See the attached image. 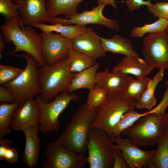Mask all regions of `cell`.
I'll list each match as a JSON object with an SVG mask.
<instances>
[{
	"label": "cell",
	"instance_id": "6da1fadb",
	"mask_svg": "<svg viewBox=\"0 0 168 168\" xmlns=\"http://www.w3.org/2000/svg\"><path fill=\"white\" fill-rule=\"evenodd\" d=\"M97 110V108L86 103L80 105L56 142L72 152L85 155L90 126Z\"/></svg>",
	"mask_w": 168,
	"mask_h": 168
},
{
	"label": "cell",
	"instance_id": "7a4b0ae2",
	"mask_svg": "<svg viewBox=\"0 0 168 168\" xmlns=\"http://www.w3.org/2000/svg\"><path fill=\"white\" fill-rule=\"evenodd\" d=\"M22 25L21 17L19 16L12 20L5 21L1 25V32L5 41L8 44L12 43L15 47L13 51L5 53L12 54L17 52L24 51L34 56L40 66L45 65L40 35L30 26L21 29L20 26Z\"/></svg>",
	"mask_w": 168,
	"mask_h": 168
},
{
	"label": "cell",
	"instance_id": "3957f363",
	"mask_svg": "<svg viewBox=\"0 0 168 168\" xmlns=\"http://www.w3.org/2000/svg\"><path fill=\"white\" fill-rule=\"evenodd\" d=\"M76 74L70 70L68 56L53 64L39 66L40 98L46 102L53 101L60 92L68 90Z\"/></svg>",
	"mask_w": 168,
	"mask_h": 168
},
{
	"label": "cell",
	"instance_id": "277c9868",
	"mask_svg": "<svg viewBox=\"0 0 168 168\" xmlns=\"http://www.w3.org/2000/svg\"><path fill=\"white\" fill-rule=\"evenodd\" d=\"M26 60V66L22 72L15 79L2 86L12 94L16 101L21 102L39 95L40 90L38 82L39 65L35 58L25 52L14 54Z\"/></svg>",
	"mask_w": 168,
	"mask_h": 168
},
{
	"label": "cell",
	"instance_id": "5b68a950",
	"mask_svg": "<svg viewBox=\"0 0 168 168\" xmlns=\"http://www.w3.org/2000/svg\"><path fill=\"white\" fill-rule=\"evenodd\" d=\"M136 102L134 100L124 99L121 94L108 96L97 108L96 114L90 128L101 130L111 139L114 127L123 114L135 109Z\"/></svg>",
	"mask_w": 168,
	"mask_h": 168
},
{
	"label": "cell",
	"instance_id": "8992f818",
	"mask_svg": "<svg viewBox=\"0 0 168 168\" xmlns=\"http://www.w3.org/2000/svg\"><path fill=\"white\" fill-rule=\"evenodd\" d=\"M103 131L90 128L87 145L90 168H113L116 145Z\"/></svg>",
	"mask_w": 168,
	"mask_h": 168
},
{
	"label": "cell",
	"instance_id": "52a82bcc",
	"mask_svg": "<svg viewBox=\"0 0 168 168\" xmlns=\"http://www.w3.org/2000/svg\"><path fill=\"white\" fill-rule=\"evenodd\" d=\"M148 112V113L139 119L135 125L124 130L121 134L128 136L139 146L157 144L165 132L163 116Z\"/></svg>",
	"mask_w": 168,
	"mask_h": 168
},
{
	"label": "cell",
	"instance_id": "ba28073f",
	"mask_svg": "<svg viewBox=\"0 0 168 168\" xmlns=\"http://www.w3.org/2000/svg\"><path fill=\"white\" fill-rule=\"evenodd\" d=\"M79 98L78 95L68 91L60 92L50 102L43 101L39 95L36 96L40 111V131L44 134L58 132L60 126L58 120L60 114L71 101H76Z\"/></svg>",
	"mask_w": 168,
	"mask_h": 168
},
{
	"label": "cell",
	"instance_id": "9c48e42d",
	"mask_svg": "<svg viewBox=\"0 0 168 168\" xmlns=\"http://www.w3.org/2000/svg\"><path fill=\"white\" fill-rule=\"evenodd\" d=\"M142 54L147 64L159 69H168V38L165 31L145 36Z\"/></svg>",
	"mask_w": 168,
	"mask_h": 168
},
{
	"label": "cell",
	"instance_id": "30bf717a",
	"mask_svg": "<svg viewBox=\"0 0 168 168\" xmlns=\"http://www.w3.org/2000/svg\"><path fill=\"white\" fill-rule=\"evenodd\" d=\"M45 155L43 168H83L88 162L85 155L72 152L56 142H51L46 147Z\"/></svg>",
	"mask_w": 168,
	"mask_h": 168
},
{
	"label": "cell",
	"instance_id": "8fae6325",
	"mask_svg": "<svg viewBox=\"0 0 168 168\" xmlns=\"http://www.w3.org/2000/svg\"><path fill=\"white\" fill-rule=\"evenodd\" d=\"M105 6L104 4H98L97 7H92L91 10H86L78 13L69 19L57 17L50 18L49 22L51 24L78 25L83 26L89 24H99L109 29L119 31V26L117 20L107 18L103 15L102 11Z\"/></svg>",
	"mask_w": 168,
	"mask_h": 168
},
{
	"label": "cell",
	"instance_id": "7c38bea8",
	"mask_svg": "<svg viewBox=\"0 0 168 168\" xmlns=\"http://www.w3.org/2000/svg\"><path fill=\"white\" fill-rule=\"evenodd\" d=\"M112 140L116 143V149L121 150L129 168H148L156 150H142L129 138H123L121 135Z\"/></svg>",
	"mask_w": 168,
	"mask_h": 168
},
{
	"label": "cell",
	"instance_id": "4fadbf2b",
	"mask_svg": "<svg viewBox=\"0 0 168 168\" xmlns=\"http://www.w3.org/2000/svg\"><path fill=\"white\" fill-rule=\"evenodd\" d=\"M43 45V56L46 64H53L68 56L72 45L71 40L54 33L42 32L40 34Z\"/></svg>",
	"mask_w": 168,
	"mask_h": 168
},
{
	"label": "cell",
	"instance_id": "5bb4252c",
	"mask_svg": "<svg viewBox=\"0 0 168 168\" xmlns=\"http://www.w3.org/2000/svg\"><path fill=\"white\" fill-rule=\"evenodd\" d=\"M40 111L34 98L20 102L12 117L11 128L14 131H22L31 126H40Z\"/></svg>",
	"mask_w": 168,
	"mask_h": 168
},
{
	"label": "cell",
	"instance_id": "9a60e30c",
	"mask_svg": "<svg viewBox=\"0 0 168 168\" xmlns=\"http://www.w3.org/2000/svg\"><path fill=\"white\" fill-rule=\"evenodd\" d=\"M99 36L91 28L71 40L72 47L74 50L84 53L96 59L104 57L107 52Z\"/></svg>",
	"mask_w": 168,
	"mask_h": 168
},
{
	"label": "cell",
	"instance_id": "2e32d148",
	"mask_svg": "<svg viewBox=\"0 0 168 168\" xmlns=\"http://www.w3.org/2000/svg\"><path fill=\"white\" fill-rule=\"evenodd\" d=\"M46 0H14L19 7L22 25L31 26L35 23L49 22L50 18L47 11Z\"/></svg>",
	"mask_w": 168,
	"mask_h": 168
},
{
	"label": "cell",
	"instance_id": "e0dca14e",
	"mask_svg": "<svg viewBox=\"0 0 168 168\" xmlns=\"http://www.w3.org/2000/svg\"><path fill=\"white\" fill-rule=\"evenodd\" d=\"M40 126H31L22 130L26 138L25 148L23 153V162L29 168L38 166L41 144L38 134Z\"/></svg>",
	"mask_w": 168,
	"mask_h": 168
},
{
	"label": "cell",
	"instance_id": "ac0fdd59",
	"mask_svg": "<svg viewBox=\"0 0 168 168\" xmlns=\"http://www.w3.org/2000/svg\"><path fill=\"white\" fill-rule=\"evenodd\" d=\"M127 77V75L110 71L108 68H106L103 71L97 72L96 85L105 90L108 96L121 94L126 85Z\"/></svg>",
	"mask_w": 168,
	"mask_h": 168
},
{
	"label": "cell",
	"instance_id": "d6986e66",
	"mask_svg": "<svg viewBox=\"0 0 168 168\" xmlns=\"http://www.w3.org/2000/svg\"><path fill=\"white\" fill-rule=\"evenodd\" d=\"M154 68L147 64L141 58L126 56L114 67L111 71L131 74L139 78L146 77Z\"/></svg>",
	"mask_w": 168,
	"mask_h": 168
},
{
	"label": "cell",
	"instance_id": "ffe728a7",
	"mask_svg": "<svg viewBox=\"0 0 168 168\" xmlns=\"http://www.w3.org/2000/svg\"><path fill=\"white\" fill-rule=\"evenodd\" d=\"M100 40L105 50L113 53L123 54L138 58L141 57L134 49L129 39L116 35L110 39L100 37Z\"/></svg>",
	"mask_w": 168,
	"mask_h": 168
},
{
	"label": "cell",
	"instance_id": "44dd1931",
	"mask_svg": "<svg viewBox=\"0 0 168 168\" xmlns=\"http://www.w3.org/2000/svg\"><path fill=\"white\" fill-rule=\"evenodd\" d=\"M83 0H48L45 3V7L50 18L63 14L66 18L69 19L78 13L77 7Z\"/></svg>",
	"mask_w": 168,
	"mask_h": 168
},
{
	"label": "cell",
	"instance_id": "7402d4cb",
	"mask_svg": "<svg viewBox=\"0 0 168 168\" xmlns=\"http://www.w3.org/2000/svg\"><path fill=\"white\" fill-rule=\"evenodd\" d=\"M99 67V63L96 62L90 67L76 73L68 91L72 93L80 89L89 90L93 88L96 85V75Z\"/></svg>",
	"mask_w": 168,
	"mask_h": 168
},
{
	"label": "cell",
	"instance_id": "603a6c76",
	"mask_svg": "<svg viewBox=\"0 0 168 168\" xmlns=\"http://www.w3.org/2000/svg\"><path fill=\"white\" fill-rule=\"evenodd\" d=\"M163 68L159 69L141 96L137 101L136 108L139 109H146L147 111L152 110L156 105L157 100L155 97V92L158 83L164 77Z\"/></svg>",
	"mask_w": 168,
	"mask_h": 168
},
{
	"label": "cell",
	"instance_id": "cb8c5ba5",
	"mask_svg": "<svg viewBox=\"0 0 168 168\" xmlns=\"http://www.w3.org/2000/svg\"><path fill=\"white\" fill-rule=\"evenodd\" d=\"M31 26L40 29L43 33L56 32L59 33L61 36L70 40L84 32L87 29L86 26L80 25H65L59 23L47 25L43 23H35Z\"/></svg>",
	"mask_w": 168,
	"mask_h": 168
},
{
	"label": "cell",
	"instance_id": "d4e9b609",
	"mask_svg": "<svg viewBox=\"0 0 168 168\" xmlns=\"http://www.w3.org/2000/svg\"><path fill=\"white\" fill-rule=\"evenodd\" d=\"M151 80L147 77L135 79L128 75L127 82L121 94L122 97L124 99L138 101Z\"/></svg>",
	"mask_w": 168,
	"mask_h": 168
},
{
	"label": "cell",
	"instance_id": "484cf974",
	"mask_svg": "<svg viewBox=\"0 0 168 168\" xmlns=\"http://www.w3.org/2000/svg\"><path fill=\"white\" fill-rule=\"evenodd\" d=\"M68 65L71 72L77 73L90 67L96 60L82 53L73 49L72 45L68 54Z\"/></svg>",
	"mask_w": 168,
	"mask_h": 168
},
{
	"label": "cell",
	"instance_id": "4316f807",
	"mask_svg": "<svg viewBox=\"0 0 168 168\" xmlns=\"http://www.w3.org/2000/svg\"><path fill=\"white\" fill-rule=\"evenodd\" d=\"M148 168H168V133L164 132Z\"/></svg>",
	"mask_w": 168,
	"mask_h": 168
},
{
	"label": "cell",
	"instance_id": "83f0119b",
	"mask_svg": "<svg viewBox=\"0 0 168 168\" xmlns=\"http://www.w3.org/2000/svg\"><path fill=\"white\" fill-rule=\"evenodd\" d=\"M19 103L17 101L0 103V138L13 130L11 126L12 115Z\"/></svg>",
	"mask_w": 168,
	"mask_h": 168
},
{
	"label": "cell",
	"instance_id": "f1b7e54d",
	"mask_svg": "<svg viewBox=\"0 0 168 168\" xmlns=\"http://www.w3.org/2000/svg\"><path fill=\"white\" fill-rule=\"evenodd\" d=\"M147 111L140 113L134 110L124 113L114 127L111 139H113L117 136L121 135L122 133L124 130L133 126L135 122L148 114Z\"/></svg>",
	"mask_w": 168,
	"mask_h": 168
},
{
	"label": "cell",
	"instance_id": "f546056e",
	"mask_svg": "<svg viewBox=\"0 0 168 168\" xmlns=\"http://www.w3.org/2000/svg\"><path fill=\"white\" fill-rule=\"evenodd\" d=\"M168 26V21L159 18L155 22L146 23L141 26L135 27L131 30L130 36L133 38L142 37L147 33L164 31Z\"/></svg>",
	"mask_w": 168,
	"mask_h": 168
},
{
	"label": "cell",
	"instance_id": "4dcf8cb0",
	"mask_svg": "<svg viewBox=\"0 0 168 168\" xmlns=\"http://www.w3.org/2000/svg\"><path fill=\"white\" fill-rule=\"evenodd\" d=\"M11 140L0 138V160H5L12 163L17 161L19 157L18 151L14 148L10 147L8 145L12 142Z\"/></svg>",
	"mask_w": 168,
	"mask_h": 168
},
{
	"label": "cell",
	"instance_id": "1f68e13d",
	"mask_svg": "<svg viewBox=\"0 0 168 168\" xmlns=\"http://www.w3.org/2000/svg\"><path fill=\"white\" fill-rule=\"evenodd\" d=\"M107 97L106 91L96 85L93 88L89 90L86 103L91 106L97 108L105 101Z\"/></svg>",
	"mask_w": 168,
	"mask_h": 168
},
{
	"label": "cell",
	"instance_id": "d6a6232c",
	"mask_svg": "<svg viewBox=\"0 0 168 168\" xmlns=\"http://www.w3.org/2000/svg\"><path fill=\"white\" fill-rule=\"evenodd\" d=\"M14 0H0V13L6 21L12 20L20 15L19 6L12 2Z\"/></svg>",
	"mask_w": 168,
	"mask_h": 168
},
{
	"label": "cell",
	"instance_id": "836d02e7",
	"mask_svg": "<svg viewBox=\"0 0 168 168\" xmlns=\"http://www.w3.org/2000/svg\"><path fill=\"white\" fill-rule=\"evenodd\" d=\"M24 69L7 65H0V85L12 81L17 77Z\"/></svg>",
	"mask_w": 168,
	"mask_h": 168
},
{
	"label": "cell",
	"instance_id": "e575fe53",
	"mask_svg": "<svg viewBox=\"0 0 168 168\" xmlns=\"http://www.w3.org/2000/svg\"><path fill=\"white\" fill-rule=\"evenodd\" d=\"M149 12L155 17L168 21V2H159L147 6Z\"/></svg>",
	"mask_w": 168,
	"mask_h": 168
},
{
	"label": "cell",
	"instance_id": "d590c367",
	"mask_svg": "<svg viewBox=\"0 0 168 168\" xmlns=\"http://www.w3.org/2000/svg\"><path fill=\"white\" fill-rule=\"evenodd\" d=\"M168 106V87L165 91L162 99L156 106L150 111L149 113H154L158 115L163 116L165 114L166 110Z\"/></svg>",
	"mask_w": 168,
	"mask_h": 168
},
{
	"label": "cell",
	"instance_id": "8d00e7d4",
	"mask_svg": "<svg viewBox=\"0 0 168 168\" xmlns=\"http://www.w3.org/2000/svg\"><path fill=\"white\" fill-rule=\"evenodd\" d=\"M113 168H129L121 150L119 149H115L114 153Z\"/></svg>",
	"mask_w": 168,
	"mask_h": 168
},
{
	"label": "cell",
	"instance_id": "74e56055",
	"mask_svg": "<svg viewBox=\"0 0 168 168\" xmlns=\"http://www.w3.org/2000/svg\"><path fill=\"white\" fill-rule=\"evenodd\" d=\"M151 0H126L124 2L129 10L132 12L140 9L142 5H146V6L150 5L152 4Z\"/></svg>",
	"mask_w": 168,
	"mask_h": 168
},
{
	"label": "cell",
	"instance_id": "f35d334b",
	"mask_svg": "<svg viewBox=\"0 0 168 168\" xmlns=\"http://www.w3.org/2000/svg\"><path fill=\"white\" fill-rule=\"evenodd\" d=\"M12 93L2 86H0V103H10L16 102Z\"/></svg>",
	"mask_w": 168,
	"mask_h": 168
},
{
	"label": "cell",
	"instance_id": "ab89813d",
	"mask_svg": "<svg viewBox=\"0 0 168 168\" xmlns=\"http://www.w3.org/2000/svg\"><path fill=\"white\" fill-rule=\"evenodd\" d=\"M97 2L98 4H104L106 5L110 4L115 9L117 8V5L115 0H97Z\"/></svg>",
	"mask_w": 168,
	"mask_h": 168
},
{
	"label": "cell",
	"instance_id": "60d3db41",
	"mask_svg": "<svg viewBox=\"0 0 168 168\" xmlns=\"http://www.w3.org/2000/svg\"><path fill=\"white\" fill-rule=\"evenodd\" d=\"M163 121L165 131L168 133V113L165 114L163 116Z\"/></svg>",
	"mask_w": 168,
	"mask_h": 168
},
{
	"label": "cell",
	"instance_id": "b9f144b4",
	"mask_svg": "<svg viewBox=\"0 0 168 168\" xmlns=\"http://www.w3.org/2000/svg\"><path fill=\"white\" fill-rule=\"evenodd\" d=\"M4 40L1 34H0V58H1L2 55L1 53L4 51L5 44Z\"/></svg>",
	"mask_w": 168,
	"mask_h": 168
},
{
	"label": "cell",
	"instance_id": "7bdbcfd3",
	"mask_svg": "<svg viewBox=\"0 0 168 168\" xmlns=\"http://www.w3.org/2000/svg\"><path fill=\"white\" fill-rule=\"evenodd\" d=\"M165 31L168 38V26Z\"/></svg>",
	"mask_w": 168,
	"mask_h": 168
},
{
	"label": "cell",
	"instance_id": "ee69618b",
	"mask_svg": "<svg viewBox=\"0 0 168 168\" xmlns=\"http://www.w3.org/2000/svg\"><path fill=\"white\" fill-rule=\"evenodd\" d=\"M166 85L168 87V78L166 80Z\"/></svg>",
	"mask_w": 168,
	"mask_h": 168
}]
</instances>
